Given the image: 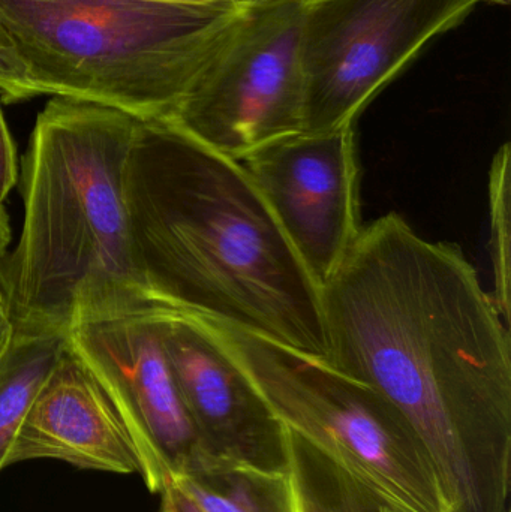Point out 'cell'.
<instances>
[{
	"mask_svg": "<svg viewBox=\"0 0 511 512\" xmlns=\"http://www.w3.org/2000/svg\"><path fill=\"white\" fill-rule=\"evenodd\" d=\"M320 289L326 361L407 418L453 512H510V325L461 248L389 213Z\"/></svg>",
	"mask_w": 511,
	"mask_h": 512,
	"instance_id": "1",
	"label": "cell"
},
{
	"mask_svg": "<svg viewBox=\"0 0 511 512\" xmlns=\"http://www.w3.org/2000/svg\"><path fill=\"white\" fill-rule=\"evenodd\" d=\"M125 203L150 300L327 360L320 286L242 162L140 120Z\"/></svg>",
	"mask_w": 511,
	"mask_h": 512,
	"instance_id": "2",
	"label": "cell"
},
{
	"mask_svg": "<svg viewBox=\"0 0 511 512\" xmlns=\"http://www.w3.org/2000/svg\"><path fill=\"white\" fill-rule=\"evenodd\" d=\"M140 120L53 96L23 164V224L2 268L15 330L66 333L77 310L147 297L132 256L125 168Z\"/></svg>",
	"mask_w": 511,
	"mask_h": 512,
	"instance_id": "3",
	"label": "cell"
},
{
	"mask_svg": "<svg viewBox=\"0 0 511 512\" xmlns=\"http://www.w3.org/2000/svg\"><path fill=\"white\" fill-rule=\"evenodd\" d=\"M251 0H0V26L39 95L165 119L194 89Z\"/></svg>",
	"mask_w": 511,
	"mask_h": 512,
	"instance_id": "4",
	"label": "cell"
},
{
	"mask_svg": "<svg viewBox=\"0 0 511 512\" xmlns=\"http://www.w3.org/2000/svg\"><path fill=\"white\" fill-rule=\"evenodd\" d=\"M206 321L282 424L332 457L390 510L453 512L428 448L383 394L323 358Z\"/></svg>",
	"mask_w": 511,
	"mask_h": 512,
	"instance_id": "5",
	"label": "cell"
},
{
	"mask_svg": "<svg viewBox=\"0 0 511 512\" xmlns=\"http://www.w3.org/2000/svg\"><path fill=\"white\" fill-rule=\"evenodd\" d=\"M303 0H251L224 50L171 120L228 158L303 132Z\"/></svg>",
	"mask_w": 511,
	"mask_h": 512,
	"instance_id": "6",
	"label": "cell"
},
{
	"mask_svg": "<svg viewBox=\"0 0 511 512\" xmlns=\"http://www.w3.org/2000/svg\"><path fill=\"white\" fill-rule=\"evenodd\" d=\"M164 318L149 297L125 306L78 310L68 349L116 406L140 460V475L159 495L180 477L215 465L180 396L162 340Z\"/></svg>",
	"mask_w": 511,
	"mask_h": 512,
	"instance_id": "7",
	"label": "cell"
},
{
	"mask_svg": "<svg viewBox=\"0 0 511 512\" xmlns=\"http://www.w3.org/2000/svg\"><path fill=\"white\" fill-rule=\"evenodd\" d=\"M483 2L311 0L305 3L303 132L354 125L363 108L431 39Z\"/></svg>",
	"mask_w": 511,
	"mask_h": 512,
	"instance_id": "8",
	"label": "cell"
},
{
	"mask_svg": "<svg viewBox=\"0 0 511 512\" xmlns=\"http://www.w3.org/2000/svg\"><path fill=\"white\" fill-rule=\"evenodd\" d=\"M240 162L321 288L363 228L354 125L288 135Z\"/></svg>",
	"mask_w": 511,
	"mask_h": 512,
	"instance_id": "9",
	"label": "cell"
},
{
	"mask_svg": "<svg viewBox=\"0 0 511 512\" xmlns=\"http://www.w3.org/2000/svg\"><path fill=\"white\" fill-rule=\"evenodd\" d=\"M159 306L168 364L210 456L288 474L287 427L212 325L200 316Z\"/></svg>",
	"mask_w": 511,
	"mask_h": 512,
	"instance_id": "10",
	"label": "cell"
},
{
	"mask_svg": "<svg viewBox=\"0 0 511 512\" xmlns=\"http://www.w3.org/2000/svg\"><path fill=\"white\" fill-rule=\"evenodd\" d=\"M42 459L90 471L140 474L137 450L116 406L68 343L15 436L6 468Z\"/></svg>",
	"mask_w": 511,
	"mask_h": 512,
	"instance_id": "11",
	"label": "cell"
},
{
	"mask_svg": "<svg viewBox=\"0 0 511 512\" xmlns=\"http://www.w3.org/2000/svg\"><path fill=\"white\" fill-rule=\"evenodd\" d=\"M65 351L66 333L15 330L0 361V472L36 394Z\"/></svg>",
	"mask_w": 511,
	"mask_h": 512,
	"instance_id": "12",
	"label": "cell"
},
{
	"mask_svg": "<svg viewBox=\"0 0 511 512\" xmlns=\"http://www.w3.org/2000/svg\"><path fill=\"white\" fill-rule=\"evenodd\" d=\"M203 512H297L288 474L216 462L173 483Z\"/></svg>",
	"mask_w": 511,
	"mask_h": 512,
	"instance_id": "13",
	"label": "cell"
},
{
	"mask_svg": "<svg viewBox=\"0 0 511 512\" xmlns=\"http://www.w3.org/2000/svg\"><path fill=\"white\" fill-rule=\"evenodd\" d=\"M290 478L297 512H393L347 469L287 429Z\"/></svg>",
	"mask_w": 511,
	"mask_h": 512,
	"instance_id": "14",
	"label": "cell"
},
{
	"mask_svg": "<svg viewBox=\"0 0 511 512\" xmlns=\"http://www.w3.org/2000/svg\"><path fill=\"white\" fill-rule=\"evenodd\" d=\"M510 144L500 147L489 173V218H491V259L494 271V298L498 312L510 325Z\"/></svg>",
	"mask_w": 511,
	"mask_h": 512,
	"instance_id": "15",
	"label": "cell"
},
{
	"mask_svg": "<svg viewBox=\"0 0 511 512\" xmlns=\"http://www.w3.org/2000/svg\"><path fill=\"white\" fill-rule=\"evenodd\" d=\"M0 93L6 102L23 101L39 95L30 80L27 66L12 44L8 33L0 26Z\"/></svg>",
	"mask_w": 511,
	"mask_h": 512,
	"instance_id": "16",
	"label": "cell"
},
{
	"mask_svg": "<svg viewBox=\"0 0 511 512\" xmlns=\"http://www.w3.org/2000/svg\"><path fill=\"white\" fill-rule=\"evenodd\" d=\"M18 180L17 149L0 108V209H5L6 198Z\"/></svg>",
	"mask_w": 511,
	"mask_h": 512,
	"instance_id": "17",
	"label": "cell"
},
{
	"mask_svg": "<svg viewBox=\"0 0 511 512\" xmlns=\"http://www.w3.org/2000/svg\"><path fill=\"white\" fill-rule=\"evenodd\" d=\"M159 512H203L185 493L180 492L174 484H168L161 493Z\"/></svg>",
	"mask_w": 511,
	"mask_h": 512,
	"instance_id": "18",
	"label": "cell"
},
{
	"mask_svg": "<svg viewBox=\"0 0 511 512\" xmlns=\"http://www.w3.org/2000/svg\"><path fill=\"white\" fill-rule=\"evenodd\" d=\"M15 328L6 310L5 300L0 301V361L5 357L12 339H14Z\"/></svg>",
	"mask_w": 511,
	"mask_h": 512,
	"instance_id": "19",
	"label": "cell"
},
{
	"mask_svg": "<svg viewBox=\"0 0 511 512\" xmlns=\"http://www.w3.org/2000/svg\"><path fill=\"white\" fill-rule=\"evenodd\" d=\"M11 242V227L5 209H0V262L5 258L6 249Z\"/></svg>",
	"mask_w": 511,
	"mask_h": 512,
	"instance_id": "20",
	"label": "cell"
},
{
	"mask_svg": "<svg viewBox=\"0 0 511 512\" xmlns=\"http://www.w3.org/2000/svg\"><path fill=\"white\" fill-rule=\"evenodd\" d=\"M159 2H171V3H212V2H218V0H159Z\"/></svg>",
	"mask_w": 511,
	"mask_h": 512,
	"instance_id": "21",
	"label": "cell"
},
{
	"mask_svg": "<svg viewBox=\"0 0 511 512\" xmlns=\"http://www.w3.org/2000/svg\"><path fill=\"white\" fill-rule=\"evenodd\" d=\"M5 300L3 298V286H2V267H0V301Z\"/></svg>",
	"mask_w": 511,
	"mask_h": 512,
	"instance_id": "22",
	"label": "cell"
},
{
	"mask_svg": "<svg viewBox=\"0 0 511 512\" xmlns=\"http://www.w3.org/2000/svg\"><path fill=\"white\" fill-rule=\"evenodd\" d=\"M303 2L308 3L311 2V0H303Z\"/></svg>",
	"mask_w": 511,
	"mask_h": 512,
	"instance_id": "23",
	"label": "cell"
}]
</instances>
